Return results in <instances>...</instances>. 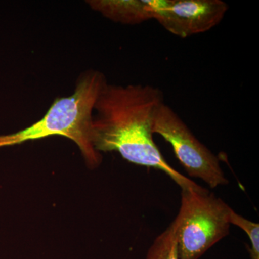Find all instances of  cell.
I'll list each match as a JSON object with an SVG mask.
<instances>
[{"label":"cell","instance_id":"3","mask_svg":"<svg viewBox=\"0 0 259 259\" xmlns=\"http://www.w3.org/2000/svg\"><path fill=\"white\" fill-rule=\"evenodd\" d=\"M233 209L208 191L182 190L180 212L171 223L180 259H199L228 236Z\"/></svg>","mask_w":259,"mask_h":259},{"label":"cell","instance_id":"6","mask_svg":"<svg viewBox=\"0 0 259 259\" xmlns=\"http://www.w3.org/2000/svg\"><path fill=\"white\" fill-rule=\"evenodd\" d=\"M92 10L115 23L138 25L153 19L161 0H89Z\"/></svg>","mask_w":259,"mask_h":259},{"label":"cell","instance_id":"8","mask_svg":"<svg viewBox=\"0 0 259 259\" xmlns=\"http://www.w3.org/2000/svg\"><path fill=\"white\" fill-rule=\"evenodd\" d=\"M231 224L241 228L246 233L250 242V259H259V224L245 219L243 216L232 210L230 215Z\"/></svg>","mask_w":259,"mask_h":259},{"label":"cell","instance_id":"7","mask_svg":"<svg viewBox=\"0 0 259 259\" xmlns=\"http://www.w3.org/2000/svg\"><path fill=\"white\" fill-rule=\"evenodd\" d=\"M146 259H180L172 224L155 239L148 250Z\"/></svg>","mask_w":259,"mask_h":259},{"label":"cell","instance_id":"2","mask_svg":"<svg viewBox=\"0 0 259 259\" xmlns=\"http://www.w3.org/2000/svg\"><path fill=\"white\" fill-rule=\"evenodd\" d=\"M107 82L101 71L88 70L80 75L74 93L54 100L40 120L18 132L0 136V148L51 137L62 136L72 141L90 168L102 160L93 144L92 125L94 108Z\"/></svg>","mask_w":259,"mask_h":259},{"label":"cell","instance_id":"5","mask_svg":"<svg viewBox=\"0 0 259 259\" xmlns=\"http://www.w3.org/2000/svg\"><path fill=\"white\" fill-rule=\"evenodd\" d=\"M228 8L221 0H161L153 20L172 35L187 38L217 26Z\"/></svg>","mask_w":259,"mask_h":259},{"label":"cell","instance_id":"1","mask_svg":"<svg viewBox=\"0 0 259 259\" xmlns=\"http://www.w3.org/2000/svg\"><path fill=\"white\" fill-rule=\"evenodd\" d=\"M163 102L161 90L151 85L107 83L94 108V148L100 153L116 151L135 164L164 172L182 190L204 192L168 164L153 141V116Z\"/></svg>","mask_w":259,"mask_h":259},{"label":"cell","instance_id":"4","mask_svg":"<svg viewBox=\"0 0 259 259\" xmlns=\"http://www.w3.org/2000/svg\"><path fill=\"white\" fill-rule=\"evenodd\" d=\"M152 131L153 135H159L171 145L189 176L200 179L212 189L228 185L217 156L195 137L177 112L165 102L155 112Z\"/></svg>","mask_w":259,"mask_h":259}]
</instances>
